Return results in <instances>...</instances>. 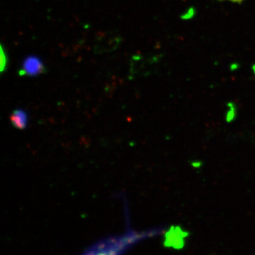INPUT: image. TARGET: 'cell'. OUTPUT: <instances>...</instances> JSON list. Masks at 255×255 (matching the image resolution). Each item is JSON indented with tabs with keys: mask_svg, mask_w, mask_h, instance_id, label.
<instances>
[{
	"mask_svg": "<svg viewBox=\"0 0 255 255\" xmlns=\"http://www.w3.org/2000/svg\"><path fill=\"white\" fill-rule=\"evenodd\" d=\"M186 232H183L179 228L172 227L165 234L164 246L171 247L175 249H181L184 247V238L187 237Z\"/></svg>",
	"mask_w": 255,
	"mask_h": 255,
	"instance_id": "obj_1",
	"label": "cell"
},
{
	"mask_svg": "<svg viewBox=\"0 0 255 255\" xmlns=\"http://www.w3.org/2000/svg\"><path fill=\"white\" fill-rule=\"evenodd\" d=\"M0 68H1V72L4 71L5 67L6 65V56L5 55L4 49L2 46H1V51H0Z\"/></svg>",
	"mask_w": 255,
	"mask_h": 255,
	"instance_id": "obj_4",
	"label": "cell"
},
{
	"mask_svg": "<svg viewBox=\"0 0 255 255\" xmlns=\"http://www.w3.org/2000/svg\"><path fill=\"white\" fill-rule=\"evenodd\" d=\"M220 1H229L233 3H237V4H242L245 0H220Z\"/></svg>",
	"mask_w": 255,
	"mask_h": 255,
	"instance_id": "obj_5",
	"label": "cell"
},
{
	"mask_svg": "<svg viewBox=\"0 0 255 255\" xmlns=\"http://www.w3.org/2000/svg\"><path fill=\"white\" fill-rule=\"evenodd\" d=\"M11 123L16 128L23 130L28 124V116L23 110H16L10 117Z\"/></svg>",
	"mask_w": 255,
	"mask_h": 255,
	"instance_id": "obj_3",
	"label": "cell"
},
{
	"mask_svg": "<svg viewBox=\"0 0 255 255\" xmlns=\"http://www.w3.org/2000/svg\"><path fill=\"white\" fill-rule=\"evenodd\" d=\"M44 72V66L39 58L31 56L28 57L23 62V68L20 70L19 75L36 76Z\"/></svg>",
	"mask_w": 255,
	"mask_h": 255,
	"instance_id": "obj_2",
	"label": "cell"
}]
</instances>
